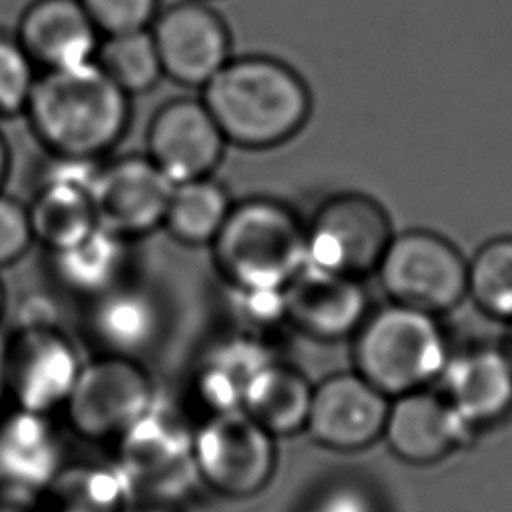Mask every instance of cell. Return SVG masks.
<instances>
[{"instance_id": "13", "label": "cell", "mask_w": 512, "mask_h": 512, "mask_svg": "<svg viewBox=\"0 0 512 512\" xmlns=\"http://www.w3.org/2000/svg\"><path fill=\"white\" fill-rule=\"evenodd\" d=\"M390 398L354 372H336L312 386L306 432L336 452H356L382 440Z\"/></svg>"}, {"instance_id": "29", "label": "cell", "mask_w": 512, "mask_h": 512, "mask_svg": "<svg viewBox=\"0 0 512 512\" xmlns=\"http://www.w3.org/2000/svg\"><path fill=\"white\" fill-rule=\"evenodd\" d=\"M36 78V66L18 38L0 34V116L24 114Z\"/></svg>"}, {"instance_id": "3", "label": "cell", "mask_w": 512, "mask_h": 512, "mask_svg": "<svg viewBox=\"0 0 512 512\" xmlns=\"http://www.w3.org/2000/svg\"><path fill=\"white\" fill-rule=\"evenodd\" d=\"M214 266L230 288H284L306 262V224L284 202H234L210 242Z\"/></svg>"}, {"instance_id": "5", "label": "cell", "mask_w": 512, "mask_h": 512, "mask_svg": "<svg viewBox=\"0 0 512 512\" xmlns=\"http://www.w3.org/2000/svg\"><path fill=\"white\" fill-rule=\"evenodd\" d=\"M376 274L390 302L434 316L454 310L468 298V260L448 238L432 230L394 232Z\"/></svg>"}, {"instance_id": "11", "label": "cell", "mask_w": 512, "mask_h": 512, "mask_svg": "<svg viewBox=\"0 0 512 512\" xmlns=\"http://www.w3.org/2000/svg\"><path fill=\"white\" fill-rule=\"evenodd\" d=\"M162 72L180 86L202 88L230 58L224 18L204 0H180L150 24Z\"/></svg>"}, {"instance_id": "35", "label": "cell", "mask_w": 512, "mask_h": 512, "mask_svg": "<svg viewBox=\"0 0 512 512\" xmlns=\"http://www.w3.org/2000/svg\"><path fill=\"white\" fill-rule=\"evenodd\" d=\"M8 170H10V150L4 136L0 134V188L8 176Z\"/></svg>"}, {"instance_id": "24", "label": "cell", "mask_w": 512, "mask_h": 512, "mask_svg": "<svg viewBox=\"0 0 512 512\" xmlns=\"http://www.w3.org/2000/svg\"><path fill=\"white\" fill-rule=\"evenodd\" d=\"M26 206L34 242L48 252L76 242L98 226L92 186L84 182L42 176L34 200Z\"/></svg>"}, {"instance_id": "19", "label": "cell", "mask_w": 512, "mask_h": 512, "mask_svg": "<svg viewBox=\"0 0 512 512\" xmlns=\"http://www.w3.org/2000/svg\"><path fill=\"white\" fill-rule=\"evenodd\" d=\"M50 416L12 408L0 416V486L40 498L64 468Z\"/></svg>"}, {"instance_id": "33", "label": "cell", "mask_w": 512, "mask_h": 512, "mask_svg": "<svg viewBox=\"0 0 512 512\" xmlns=\"http://www.w3.org/2000/svg\"><path fill=\"white\" fill-rule=\"evenodd\" d=\"M308 512H380V506L360 484L338 482L320 492Z\"/></svg>"}, {"instance_id": "20", "label": "cell", "mask_w": 512, "mask_h": 512, "mask_svg": "<svg viewBox=\"0 0 512 512\" xmlns=\"http://www.w3.org/2000/svg\"><path fill=\"white\" fill-rule=\"evenodd\" d=\"M274 358L266 338L242 330L208 346L192 376L194 396L206 416L240 410L248 382Z\"/></svg>"}, {"instance_id": "4", "label": "cell", "mask_w": 512, "mask_h": 512, "mask_svg": "<svg viewBox=\"0 0 512 512\" xmlns=\"http://www.w3.org/2000/svg\"><path fill=\"white\" fill-rule=\"evenodd\" d=\"M354 370L388 398L428 388L450 356L438 316L388 302L354 332Z\"/></svg>"}, {"instance_id": "36", "label": "cell", "mask_w": 512, "mask_h": 512, "mask_svg": "<svg viewBox=\"0 0 512 512\" xmlns=\"http://www.w3.org/2000/svg\"><path fill=\"white\" fill-rule=\"evenodd\" d=\"M4 356H6V338L0 334V400L6 396V378H4Z\"/></svg>"}, {"instance_id": "27", "label": "cell", "mask_w": 512, "mask_h": 512, "mask_svg": "<svg viewBox=\"0 0 512 512\" xmlns=\"http://www.w3.org/2000/svg\"><path fill=\"white\" fill-rule=\"evenodd\" d=\"M94 60L128 96L150 92L164 76L150 28L104 36Z\"/></svg>"}, {"instance_id": "34", "label": "cell", "mask_w": 512, "mask_h": 512, "mask_svg": "<svg viewBox=\"0 0 512 512\" xmlns=\"http://www.w3.org/2000/svg\"><path fill=\"white\" fill-rule=\"evenodd\" d=\"M40 498L0 486V512H40Z\"/></svg>"}, {"instance_id": "1", "label": "cell", "mask_w": 512, "mask_h": 512, "mask_svg": "<svg viewBox=\"0 0 512 512\" xmlns=\"http://www.w3.org/2000/svg\"><path fill=\"white\" fill-rule=\"evenodd\" d=\"M200 90L226 142L250 150L290 140L312 108L302 76L264 54L232 56Z\"/></svg>"}, {"instance_id": "10", "label": "cell", "mask_w": 512, "mask_h": 512, "mask_svg": "<svg viewBox=\"0 0 512 512\" xmlns=\"http://www.w3.org/2000/svg\"><path fill=\"white\" fill-rule=\"evenodd\" d=\"M72 340L46 320L26 322L6 338V394L16 408L50 416L64 408L82 370Z\"/></svg>"}, {"instance_id": "31", "label": "cell", "mask_w": 512, "mask_h": 512, "mask_svg": "<svg viewBox=\"0 0 512 512\" xmlns=\"http://www.w3.org/2000/svg\"><path fill=\"white\" fill-rule=\"evenodd\" d=\"M102 36L144 30L154 22L160 0H80Z\"/></svg>"}, {"instance_id": "37", "label": "cell", "mask_w": 512, "mask_h": 512, "mask_svg": "<svg viewBox=\"0 0 512 512\" xmlns=\"http://www.w3.org/2000/svg\"><path fill=\"white\" fill-rule=\"evenodd\" d=\"M130 512H170L162 506H148V508H142V510H130Z\"/></svg>"}, {"instance_id": "26", "label": "cell", "mask_w": 512, "mask_h": 512, "mask_svg": "<svg viewBox=\"0 0 512 512\" xmlns=\"http://www.w3.org/2000/svg\"><path fill=\"white\" fill-rule=\"evenodd\" d=\"M232 200L212 176L174 184L164 216V228L182 244L210 246L220 232Z\"/></svg>"}, {"instance_id": "25", "label": "cell", "mask_w": 512, "mask_h": 512, "mask_svg": "<svg viewBox=\"0 0 512 512\" xmlns=\"http://www.w3.org/2000/svg\"><path fill=\"white\" fill-rule=\"evenodd\" d=\"M40 498L72 512H130L136 490L114 460L64 466Z\"/></svg>"}, {"instance_id": "22", "label": "cell", "mask_w": 512, "mask_h": 512, "mask_svg": "<svg viewBox=\"0 0 512 512\" xmlns=\"http://www.w3.org/2000/svg\"><path fill=\"white\" fill-rule=\"evenodd\" d=\"M312 384L288 362L274 358L248 382L240 410L274 438L306 428Z\"/></svg>"}, {"instance_id": "16", "label": "cell", "mask_w": 512, "mask_h": 512, "mask_svg": "<svg viewBox=\"0 0 512 512\" xmlns=\"http://www.w3.org/2000/svg\"><path fill=\"white\" fill-rule=\"evenodd\" d=\"M472 434L440 392L422 388L390 398L382 440L402 462L426 466L462 448Z\"/></svg>"}, {"instance_id": "9", "label": "cell", "mask_w": 512, "mask_h": 512, "mask_svg": "<svg viewBox=\"0 0 512 512\" xmlns=\"http://www.w3.org/2000/svg\"><path fill=\"white\" fill-rule=\"evenodd\" d=\"M116 444V462L130 478L136 496L144 494L158 502H170L184 496L198 482L192 458V430L160 398Z\"/></svg>"}, {"instance_id": "12", "label": "cell", "mask_w": 512, "mask_h": 512, "mask_svg": "<svg viewBox=\"0 0 512 512\" xmlns=\"http://www.w3.org/2000/svg\"><path fill=\"white\" fill-rule=\"evenodd\" d=\"M172 188L146 154L102 162L92 186L96 220L126 240L150 234L164 224Z\"/></svg>"}, {"instance_id": "39", "label": "cell", "mask_w": 512, "mask_h": 512, "mask_svg": "<svg viewBox=\"0 0 512 512\" xmlns=\"http://www.w3.org/2000/svg\"><path fill=\"white\" fill-rule=\"evenodd\" d=\"M508 354H510V358H512V344H510V350H508Z\"/></svg>"}, {"instance_id": "17", "label": "cell", "mask_w": 512, "mask_h": 512, "mask_svg": "<svg viewBox=\"0 0 512 512\" xmlns=\"http://www.w3.org/2000/svg\"><path fill=\"white\" fill-rule=\"evenodd\" d=\"M438 380L442 384L440 394L474 430L512 412V358L508 350L472 346L450 352Z\"/></svg>"}, {"instance_id": "14", "label": "cell", "mask_w": 512, "mask_h": 512, "mask_svg": "<svg viewBox=\"0 0 512 512\" xmlns=\"http://www.w3.org/2000/svg\"><path fill=\"white\" fill-rule=\"evenodd\" d=\"M226 138L200 98H174L152 116L146 132V156L174 182L212 176Z\"/></svg>"}, {"instance_id": "6", "label": "cell", "mask_w": 512, "mask_h": 512, "mask_svg": "<svg viewBox=\"0 0 512 512\" xmlns=\"http://www.w3.org/2000/svg\"><path fill=\"white\" fill-rule=\"evenodd\" d=\"M198 482L224 498L262 492L276 470V438L242 410L210 414L192 430Z\"/></svg>"}, {"instance_id": "30", "label": "cell", "mask_w": 512, "mask_h": 512, "mask_svg": "<svg viewBox=\"0 0 512 512\" xmlns=\"http://www.w3.org/2000/svg\"><path fill=\"white\" fill-rule=\"evenodd\" d=\"M234 316L240 322V330L266 338L268 332L276 330L286 320L284 288H230Z\"/></svg>"}, {"instance_id": "8", "label": "cell", "mask_w": 512, "mask_h": 512, "mask_svg": "<svg viewBox=\"0 0 512 512\" xmlns=\"http://www.w3.org/2000/svg\"><path fill=\"white\" fill-rule=\"evenodd\" d=\"M156 398L152 378L134 358L102 354L82 364L62 410L80 438L116 442Z\"/></svg>"}, {"instance_id": "32", "label": "cell", "mask_w": 512, "mask_h": 512, "mask_svg": "<svg viewBox=\"0 0 512 512\" xmlns=\"http://www.w3.org/2000/svg\"><path fill=\"white\" fill-rule=\"evenodd\" d=\"M32 244L28 206L0 192V268L18 262Z\"/></svg>"}, {"instance_id": "28", "label": "cell", "mask_w": 512, "mask_h": 512, "mask_svg": "<svg viewBox=\"0 0 512 512\" xmlns=\"http://www.w3.org/2000/svg\"><path fill=\"white\" fill-rule=\"evenodd\" d=\"M468 296L492 320L512 322V236L484 242L468 262Z\"/></svg>"}, {"instance_id": "7", "label": "cell", "mask_w": 512, "mask_h": 512, "mask_svg": "<svg viewBox=\"0 0 512 512\" xmlns=\"http://www.w3.org/2000/svg\"><path fill=\"white\" fill-rule=\"evenodd\" d=\"M394 236L386 210L362 192H340L324 200L306 224L308 266L364 278Z\"/></svg>"}, {"instance_id": "23", "label": "cell", "mask_w": 512, "mask_h": 512, "mask_svg": "<svg viewBox=\"0 0 512 512\" xmlns=\"http://www.w3.org/2000/svg\"><path fill=\"white\" fill-rule=\"evenodd\" d=\"M50 264L62 288L92 300L122 282L126 238L98 224L76 242L50 252Z\"/></svg>"}, {"instance_id": "2", "label": "cell", "mask_w": 512, "mask_h": 512, "mask_svg": "<svg viewBox=\"0 0 512 512\" xmlns=\"http://www.w3.org/2000/svg\"><path fill=\"white\" fill-rule=\"evenodd\" d=\"M24 114L52 156L100 160L126 134L130 96L92 60L44 70Z\"/></svg>"}, {"instance_id": "21", "label": "cell", "mask_w": 512, "mask_h": 512, "mask_svg": "<svg viewBox=\"0 0 512 512\" xmlns=\"http://www.w3.org/2000/svg\"><path fill=\"white\" fill-rule=\"evenodd\" d=\"M88 326L104 354L134 358L146 352L160 334L162 312L142 288L122 282L92 298Z\"/></svg>"}, {"instance_id": "15", "label": "cell", "mask_w": 512, "mask_h": 512, "mask_svg": "<svg viewBox=\"0 0 512 512\" xmlns=\"http://www.w3.org/2000/svg\"><path fill=\"white\" fill-rule=\"evenodd\" d=\"M288 326L300 334L334 342L354 336L368 310L360 278L326 272L304 264L284 286Z\"/></svg>"}, {"instance_id": "38", "label": "cell", "mask_w": 512, "mask_h": 512, "mask_svg": "<svg viewBox=\"0 0 512 512\" xmlns=\"http://www.w3.org/2000/svg\"><path fill=\"white\" fill-rule=\"evenodd\" d=\"M2 312H4V286L0 280V318H2Z\"/></svg>"}, {"instance_id": "18", "label": "cell", "mask_w": 512, "mask_h": 512, "mask_svg": "<svg viewBox=\"0 0 512 512\" xmlns=\"http://www.w3.org/2000/svg\"><path fill=\"white\" fill-rule=\"evenodd\" d=\"M100 36L80 0H34L24 8L16 30L34 66L44 70L92 62Z\"/></svg>"}]
</instances>
